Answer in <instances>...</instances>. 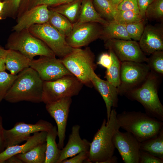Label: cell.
<instances>
[{
	"label": "cell",
	"instance_id": "obj_1",
	"mask_svg": "<svg viewBox=\"0 0 163 163\" xmlns=\"http://www.w3.org/2000/svg\"><path fill=\"white\" fill-rule=\"evenodd\" d=\"M43 82L33 68H25L18 74L4 99L11 103L42 102Z\"/></svg>",
	"mask_w": 163,
	"mask_h": 163
},
{
	"label": "cell",
	"instance_id": "obj_2",
	"mask_svg": "<svg viewBox=\"0 0 163 163\" xmlns=\"http://www.w3.org/2000/svg\"><path fill=\"white\" fill-rule=\"evenodd\" d=\"M115 109H112L108 121L104 119L100 128L90 142L88 163H103L113 155L115 148L112 139L115 132L120 128L116 120Z\"/></svg>",
	"mask_w": 163,
	"mask_h": 163
},
{
	"label": "cell",
	"instance_id": "obj_3",
	"mask_svg": "<svg viewBox=\"0 0 163 163\" xmlns=\"http://www.w3.org/2000/svg\"><path fill=\"white\" fill-rule=\"evenodd\" d=\"M120 128L131 133L140 142L157 135L163 122L141 111H124L116 117Z\"/></svg>",
	"mask_w": 163,
	"mask_h": 163
},
{
	"label": "cell",
	"instance_id": "obj_4",
	"mask_svg": "<svg viewBox=\"0 0 163 163\" xmlns=\"http://www.w3.org/2000/svg\"><path fill=\"white\" fill-rule=\"evenodd\" d=\"M157 78L150 73L145 81L125 94L129 99L136 101L144 107L149 116L163 121V106L159 98Z\"/></svg>",
	"mask_w": 163,
	"mask_h": 163
},
{
	"label": "cell",
	"instance_id": "obj_5",
	"mask_svg": "<svg viewBox=\"0 0 163 163\" xmlns=\"http://www.w3.org/2000/svg\"><path fill=\"white\" fill-rule=\"evenodd\" d=\"M5 48L17 51L30 60L38 56L56 57L45 43L32 35L28 28L13 31L8 37Z\"/></svg>",
	"mask_w": 163,
	"mask_h": 163
},
{
	"label": "cell",
	"instance_id": "obj_6",
	"mask_svg": "<svg viewBox=\"0 0 163 163\" xmlns=\"http://www.w3.org/2000/svg\"><path fill=\"white\" fill-rule=\"evenodd\" d=\"M61 59L69 72L83 85L89 86L92 84L91 78L96 66L94 55L89 47L84 49L76 48Z\"/></svg>",
	"mask_w": 163,
	"mask_h": 163
},
{
	"label": "cell",
	"instance_id": "obj_7",
	"mask_svg": "<svg viewBox=\"0 0 163 163\" xmlns=\"http://www.w3.org/2000/svg\"><path fill=\"white\" fill-rule=\"evenodd\" d=\"M83 84L73 75L57 80L43 81L42 102L45 104L77 95Z\"/></svg>",
	"mask_w": 163,
	"mask_h": 163
},
{
	"label": "cell",
	"instance_id": "obj_8",
	"mask_svg": "<svg viewBox=\"0 0 163 163\" xmlns=\"http://www.w3.org/2000/svg\"><path fill=\"white\" fill-rule=\"evenodd\" d=\"M28 29L32 35L45 43L56 56L61 59L69 55L76 48L69 46L66 41V37L48 22L33 25Z\"/></svg>",
	"mask_w": 163,
	"mask_h": 163
},
{
	"label": "cell",
	"instance_id": "obj_9",
	"mask_svg": "<svg viewBox=\"0 0 163 163\" xmlns=\"http://www.w3.org/2000/svg\"><path fill=\"white\" fill-rule=\"evenodd\" d=\"M150 69L143 62L123 61L121 63L120 84L117 88L118 94L126 93L142 84L150 73Z\"/></svg>",
	"mask_w": 163,
	"mask_h": 163
},
{
	"label": "cell",
	"instance_id": "obj_10",
	"mask_svg": "<svg viewBox=\"0 0 163 163\" xmlns=\"http://www.w3.org/2000/svg\"><path fill=\"white\" fill-rule=\"evenodd\" d=\"M53 126L51 123L42 120H40L34 124L18 122L11 129L8 130L4 129L3 138L5 148L19 145L26 141L31 134L42 131L48 132Z\"/></svg>",
	"mask_w": 163,
	"mask_h": 163
},
{
	"label": "cell",
	"instance_id": "obj_11",
	"mask_svg": "<svg viewBox=\"0 0 163 163\" xmlns=\"http://www.w3.org/2000/svg\"><path fill=\"white\" fill-rule=\"evenodd\" d=\"M30 67L37 72L43 81H53L72 74L61 59H57L56 57L40 56L37 59L31 60Z\"/></svg>",
	"mask_w": 163,
	"mask_h": 163
},
{
	"label": "cell",
	"instance_id": "obj_12",
	"mask_svg": "<svg viewBox=\"0 0 163 163\" xmlns=\"http://www.w3.org/2000/svg\"><path fill=\"white\" fill-rule=\"evenodd\" d=\"M105 42V47L111 50L120 61L144 62L147 61V58L136 41L112 39Z\"/></svg>",
	"mask_w": 163,
	"mask_h": 163
},
{
	"label": "cell",
	"instance_id": "obj_13",
	"mask_svg": "<svg viewBox=\"0 0 163 163\" xmlns=\"http://www.w3.org/2000/svg\"><path fill=\"white\" fill-rule=\"evenodd\" d=\"M95 22H86L74 25L69 35L66 37L68 45L73 48L85 46L101 37L102 26Z\"/></svg>",
	"mask_w": 163,
	"mask_h": 163
},
{
	"label": "cell",
	"instance_id": "obj_14",
	"mask_svg": "<svg viewBox=\"0 0 163 163\" xmlns=\"http://www.w3.org/2000/svg\"><path fill=\"white\" fill-rule=\"evenodd\" d=\"M72 102V97H66L46 104L47 111L54 119L57 124L59 138L57 145L60 150L64 147L66 129Z\"/></svg>",
	"mask_w": 163,
	"mask_h": 163
},
{
	"label": "cell",
	"instance_id": "obj_15",
	"mask_svg": "<svg viewBox=\"0 0 163 163\" xmlns=\"http://www.w3.org/2000/svg\"><path fill=\"white\" fill-rule=\"evenodd\" d=\"M112 141L124 163H139V142L133 134L118 129L114 134Z\"/></svg>",
	"mask_w": 163,
	"mask_h": 163
},
{
	"label": "cell",
	"instance_id": "obj_16",
	"mask_svg": "<svg viewBox=\"0 0 163 163\" xmlns=\"http://www.w3.org/2000/svg\"><path fill=\"white\" fill-rule=\"evenodd\" d=\"M50 11L48 5H46L32 8L16 19V24L12 27V31H19L34 24L48 22Z\"/></svg>",
	"mask_w": 163,
	"mask_h": 163
},
{
	"label": "cell",
	"instance_id": "obj_17",
	"mask_svg": "<svg viewBox=\"0 0 163 163\" xmlns=\"http://www.w3.org/2000/svg\"><path fill=\"white\" fill-rule=\"evenodd\" d=\"M139 41L140 47L145 55L163 51L162 28L151 25H146Z\"/></svg>",
	"mask_w": 163,
	"mask_h": 163
},
{
	"label": "cell",
	"instance_id": "obj_18",
	"mask_svg": "<svg viewBox=\"0 0 163 163\" xmlns=\"http://www.w3.org/2000/svg\"><path fill=\"white\" fill-rule=\"evenodd\" d=\"M80 126L78 124L73 126L69 136L68 142L61 150L60 156L57 163L72 157L81 152L89 151L90 142L85 139H82L80 134Z\"/></svg>",
	"mask_w": 163,
	"mask_h": 163
},
{
	"label": "cell",
	"instance_id": "obj_19",
	"mask_svg": "<svg viewBox=\"0 0 163 163\" xmlns=\"http://www.w3.org/2000/svg\"><path fill=\"white\" fill-rule=\"evenodd\" d=\"M91 82L101 94L105 102L107 110V122L110 117L111 107H116L118 106L119 94L117 88L107 80L100 78L94 71L92 73Z\"/></svg>",
	"mask_w": 163,
	"mask_h": 163
},
{
	"label": "cell",
	"instance_id": "obj_20",
	"mask_svg": "<svg viewBox=\"0 0 163 163\" xmlns=\"http://www.w3.org/2000/svg\"><path fill=\"white\" fill-rule=\"evenodd\" d=\"M47 132L42 131L35 132L21 145L7 147L0 152V163L5 162L12 156L20 153H24L38 145L46 142Z\"/></svg>",
	"mask_w": 163,
	"mask_h": 163
},
{
	"label": "cell",
	"instance_id": "obj_21",
	"mask_svg": "<svg viewBox=\"0 0 163 163\" xmlns=\"http://www.w3.org/2000/svg\"><path fill=\"white\" fill-rule=\"evenodd\" d=\"M7 50L4 56L6 69L11 74L17 75L25 68L30 67L31 60L17 51Z\"/></svg>",
	"mask_w": 163,
	"mask_h": 163
},
{
	"label": "cell",
	"instance_id": "obj_22",
	"mask_svg": "<svg viewBox=\"0 0 163 163\" xmlns=\"http://www.w3.org/2000/svg\"><path fill=\"white\" fill-rule=\"evenodd\" d=\"M90 22L98 23L103 26L107 23L108 21L96 10L92 0H82L79 16L73 25Z\"/></svg>",
	"mask_w": 163,
	"mask_h": 163
},
{
	"label": "cell",
	"instance_id": "obj_23",
	"mask_svg": "<svg viewBox=\"0 0 163 163\" xmlns=\"http://www.w3.org/2000/svg\"><path fill=\"white\" fill-rule=\"evenodd\" d=\"M104 41L112 39L131 40L124 24L115 20L108 21L103 26L101 37Z\"/></svg>",
	"mask_w": 163,
	"mask_h": 163
},
{
	"label": "cell",
	"instance_id": "obj_24",
	"mask_svg": "<svg viewBox=\"0 0 163 163\" xmlns=\"http://www.w3.org/2000/svg\"><path fill=\"white\" fill-rule=\"evenodd\" d=\"M140 150L163 160V127L154 136L139 142Z\"/></svg>",
	"mask_w": 163,
	"mask_h": 163
},
{
	"label": "cell",
	"instance_id": "obj_25",
	"mask_svg": "<svg viewBox=\"0 0 163 163\" xmlns=\"http://www.w3.org/2000/svg\"><path fill=\"white\" fill-rule=\"evenodd\" d=\"M57 136V129L53 126L47 133L46 137V159L45 163H57L59 158L61 150L56 142Z\"/></svg>",
	"mask_w": 163,
	"mask_h": 163
},
{
	"label": "cell",
	"instance_id": "obj_26",
	"mask_svg": "<svg viewBox=\"0 0 163 163\" xmlns=\"http://www.w3.org/2000/svg\"><path fill=\"white\" fill-rule=\"evenodd\" d=\"M46 142L37 145L24 153L15 155L24 163H45L46 159Z\"/></svg>",
	"mask_w": 163,
	"mask_h": 163
},
{
	"label": "cell",
	"instance_id": "obj_27",
	"mask_svg": "<svg viewBox=\"0 0 163 163\" xmlns=\"http://www.w3.org/2000/svg\"><path fill=\"white\" fill-rule=\"evenodd\" d=\"M82 1L76 0L55 7H48V8L63 15L74 24L76 21L79 16Z\"/></svg>",
	"mask_w": 163,
	"mask_h": 163
},
{
	"label": "cell",
	"instance_id": "obj_28",
	"mask_svg": "<svg viewBox=\"0 0 163 163\" xmlns=\"http://www.w3.org/2000/svg\"><path fill=\"white\" fill-rule=\"evenodd\" d=\"M49 10L48 22L66 37L72 31L73 28V24L62 14L53 10Z\"/></svg>",
	"mask_w": 163,
	"mask_h": 163
},
{
	"label": "cell",
	"instance_id": "obj_29",
	"mask_svg": "<svg viewBox=\"0 0 163 163\" xmlns=\"http://www.w3.org/2000/svg\"><path fill=\"white\" fill-rule=\"evenodd\" d=\"M110 53L113 62L111 66L107 69L105 78L107 80L115 87L118 88L120 84V71L121 62L113 51L108 49Z\"/></svg>",
	"mask_w": 163,
	"mask_h": 163
},
{
	"label": "cell",
	"instance_id": "obj_30",
	"mask_svg": "<svg viewBox=\"0 0 163 163\" xmlns=\"http://www.w3.org/2000/svg\"><path fill=\"white\" fill-rule=\"evenodd\" d=\"M114 20L123 24H133L144 21L139 14L133 11H123L117 9L114 14Z\"/></svg>",
	"mask_w": 163,
	"mask_h": 163
},
{
	"label": "cell",
	"instance_id": "obj_31",
	"mask_svg": "<svg viewBox=\"0 0 163 163\" xmlns=\"http://www.w3.org/2000/svg\"><path fill=\"white\" fill-rule=\"evenodd\" d=\"M98 13L107 21L114 20L117 9L109 0H93Z\"/></svg>",
	"mask_w": 163,
	"mask_h": 163
},
{
	"label": "cell",
	"instance_id": "obj_32",
	"mask_svg": "<svg viewBox=\"0 0 163 163\" xmlns=\"http://www.w3.org/2000/svg\"><path fill=\"white\" fill-rule=\"evenodd\" d=\"M58 0H22L18 12L17 18L25 12L35 7L46 5L48 7L53 6Z\"/></svg>",
	"mask_w": 163,
	"mask_h": 163
},
{
	"label": "cell",
	"instance_id": "obj_33",
	"mask_svg": "<svg viewBox=\"0 0 163 163\" xmlns=\"http://www.w3.org/2000/svg\"><path fill=\"white\" fill-rule=\"evenodd\" d=\"M17 76L18 75L8 73L5 71L0 72V102L4 99Z\"/></svg>",
	"mask_w": 163,
	"mask_h": 163
},
{
	"label": "cell",
	"instance_id": "obj_34",
	"mask_svg": "<svg viewBox=\"0 0 163 163\" xmlns=\"http://www.w3.org/2000/svg\"><path fill=\"white\" fill-rule=\"evenodd\" d=\"M146 62L150 69L161 75L163 74V51L155 52L150 55Z\"/></svg>",
	"mask_w": 163,
	"mask_h": 163
},
{
	"label": "cell",
	"instance_id": "obj_35",
	"mask_svg": "<svg viewBox=\"0 0 163 163\" xmlns=\"http://www.w3.org/2000/svg\"><path fill=\"white\" fill-rule=\"evenodd\" d=\"M22 0H4L5 2L3 8L2 19L7 18L16 19L18 10Z\"/></svg>",
	"mask_w": 163,
	"mask_h": 163
},
{
	"label": "cell",
	"instance_id": "obj_36",
	"mask_svg": "<svg viewBox=\"0 0 163 163\" xmlns=\"http://www.w3.org/2000/svg\"><path fill=\"white\" fill-rule=\"evenodd\" d=\"M145 16L149 18L160 19L163 17V0H154L147 8Z\"/></svg>",
	"mask_w": 163,
	"mask_h": 163
},
{
	"label": "cell",
	"instance_id": "obj_37",
	"mask_svg": "<svg viewBox=\"0 0 163 163\" xmlns=\"http://www.w3.org/2000/svg\"><path fill=\"white\" fill-rule=\"evenodd\" d=\"M124 25L131 39L136 41H139L145 27L144 21Z\"/></svg>",
	"mask_w": 163,
	"mask_h": 163
},
{
	"label": "cell",
	"instance_id": "obj_38",
	"mask_svg": "<svg viewBox=\"0 0 163 163\" xmlns=\"http://www.w3.org/2000/svg\"><path fill=\"white\" fill-rule=\"evenodd\" d=\"M117 9L123 11H131L139 14L137 0H122Z\"/></svg>",
	"mask_w": 163,
	"mask_h": 163
},
{
	"label": "cell",
	"instance_id": "obj_39",
	"mask_svg": "<svg viewBox=\"0 0 163 163\" xmlns=\"http://www.w3.org/2000/svg\"><path fill=\"white\" fill-rule=\"evenodd\" d=\"M163 163V160L140 150L139 163Z\"/></svg>",
	"mask_w": 163,
	"mask_h": 163
},
{
	"label": "cell",
	"instance_id": "obj_40",
	"mask_svg": "<svg viewBox=\"0 0 163 163\" xmlns=\"http://www.w3.org/2000/svg\"><path fill=\"white\" fill-rule=\"evenodd\" d=\"M89 151H83L69 159L63 161L62 163H82L86 162L88 157Z\"/></svg>",
	"mask_w": 163,
	"mask_h": 163
},
{
	"label": "cell",
	"instance_id": "obj_41",
	"mask_svg": "<svg viewBox=\"0 0 163 163\" xmlns=\"http://www.w3.org/2000/svg\"><path fill=\"white\" fill-rule=\"evenodd\" d=\"M112 62L110 53L109 52V53H103L100 56L97 64L100 65L107 69L111 66Z\"/></svg>",
	"mask_w": 163,
	"mask_h": 163
},
{
	"label": "cell",
	"instance_id": "obj_42",
	"mask_svg": "<svg viewBox=\"0 0 163 163\" xmlns=\"http://www.w3.org/2000/svg\"><path fill=\"white\" fill-rule=\"evenodd\" d=\"M154 0H137L139 14L144 20L146 9Z\"/></svg>",
	"mask_w": 163,
	"mask_h": 163
},
{
	"label": "cell",
	"instance_id": "obj_43",
	"mask_svg": "<svg viewBox=\"0 0 163 163\" xmlns=\"http://www.w3.org/2000/svg\"><path fill=\"white\" fill-rule=\"evenodd\" d=\"M4 129L3 126L2 117L0 114V152L4 150L3 132Z\"/></svg>",
	"mask_w": 163,
	"mask_h": 163
},
{
	"label": "cell",
	"instance_id": "obj_44",
	"mask_svg": "<svg viewBox=\"0 0 163 163\" xmlns=\"http://www.w3.org/2000/svg\"><path fill=\"white\" fill-rule=\"evenodd\" d=\"M5 162L8 163H23L22 161L15 155L8 158Z\"/></svg>",
	"mask_w": 163,
	"mask_h": 163
},
{
	"label": "cell",
	"instance_id": "obj_45",
	"mask_svg": "<svg viewBox=\"0 0 163 163\" xmlns=\"http://www.w3.org/2000/svg\"><path fill=\"white\" fill-rule=\"evenodd\" d=\"M6 70L4 57L0 58V72Z\"/></svg>",
	"mask_w": 163,
	"mask_h": 163
},
{
	"label": "cell",
	"instance_id": "obj_46",
	"mask_svg": "<svg viewBox=\"0 0 163 163\" xmlns=\"http://www.w3.org/2000/svg\"><path fill=\"white\" fill-rule=\"evenodd\" d=\"M75 0H58L55 5L52 7L70 3Z\"/></svg>",
	"mask_w": 163,
	"mask_h": 163
},
{
	"label": "cell",
	"instance_id": "obj_47",
	"mask_svg": "<svg viewBox=\"0 0 163 163\" xmlns=\"http://www.w3.org/2000/svg\"><path fill=\"white\" fill-rule=\"evenodd\" d=\"M117 159V158L116 156L113 155L104 161L103 163H117L118 162Z\"/></svg>",
	"mask_w": 163,
	"mask_h": 163
},
{
	"label": "cell",
	"instance_id": "obj_48",
	"mask_svg": "<svg viewBox=\"0 0 163 163\" xmlns=\"http://www.w3.org/2000/svg\"><path fill=\"white\" fill-rule=\"evenodd\" d=\"M5 4V2L4 1H2L0 0V20H2V14Z\"/></svg>",
	"mask_w": 163,
	"mask_h": 163
},
{
	"label": "cell",
	"instance_id": "obj_49",
	"mask_svg": "<svg viewBox=\"0 0 163 163\" xmlns=\"http://www.w3.org/2000/svg\"><path fill=\"white\" fill-rule=\"evenodd\" d=\"M114 7L117 9V8L122 0H109Z\"/></svg>",
	"mask_w": 163,
	"mask_h": 163
},
{
	"label": "cell",
	"instance_id": "obj_50",
	"mask_svg": "<svg viewBox=\"0 0 163 163\" xmlns=\"http://www.w3.org/2000/svg\"><path fill=\"white\" fill-rule=\"evenodd\" d=\"M7 50L0 46V58L4 57L7 53Z\"/></svg>",
	"mask_w": 163,
	"mask_h": 163
}]
</instances>
